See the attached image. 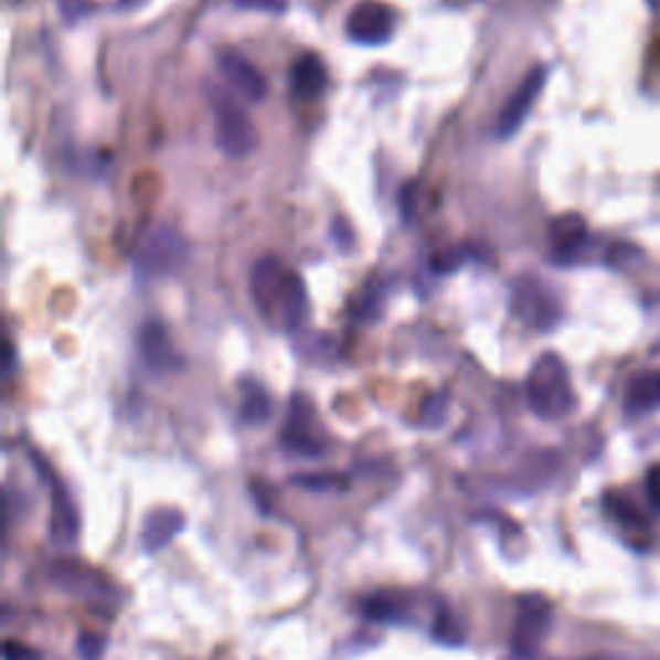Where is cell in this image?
<instances>
[{
	"mask_svg": "<svg viewBox=\"0 0 660 660\" xmlns=\"http://www.w3.org/2000/svg\"><path fill=\"white\" fill-rule=\"evenodd\" d=\"M251 297L260 318L276 330H295L307 315L305 281L274 256H264L253 266Z\"/></svg>",
	"mask_w": 660,
	"mask_h": 660,
	"instance_id": "obj_1",
	"label": "cell"
},
{
	"mask_svg": "<svg viewBox=\"0 0 660 660\" xmlns=\"http://www.w3.org/2000/svg\"><path fill=\"white\" fill-rule=\"evenodd\" d=\"M526 401L542 421L567 418L575 411V393L567 366L557 354H542L526 377Z\"/></svg>",
	"mask_w": 660,
	"mask_h": 660,
	"instance_id": "obj_2",
	"label": "cell"
},
{
	"mask_svg": "<svg viewBox=\"0 0 660 660\" xmlns=\"http://www.w3.org/2000/svg\"><path fill=\"white\" fill-rule=\"evenodd\" d=\"M210 104L214 114V142L227 158H245L256 150V127L241 102L227 91L210 86Z\"/></svg>",
	"mask_w": 660,
	"mask_h": 660,
	"instance_id": "obj_3",
	"label": "cell"
},
{
	"mask_svg": "<svg viewBox=\"0 0 660 660\" xmlns=\"http://www.w3.org/2000/svg\"><path fill=\"white\" fill-rule=\"evenodd\" d=\"M189 260V243L179 230L158 225L145 235L140 248L135 253V272L137 279L156 281L163 276L179 272Z\"/></svg>",
	"mask_w": 660,
	"mask_h": 660,
	"instance_id": "obj_4",
	"label": "cell"
},
{
	"mask_svg": "<svg viewBox=\"0 0 660 660\" xmlns=\"http://www.w3.org/2000/svg\"><path fill=\"white\" fill-rule=\"evenodd\" d=\"M550 627H552V606L547 598L542 596L521 598L517 619H513V629H511L513 656L521 660L536 656V650L542 648Z\"/></svg>",
	"mask_w": 660,
	"mask_h": 660,
	"instance_id": "obj_5",
	"label": "cell"
},
{
	"mask_svg": "<svg viewBox=\"0 0 660 660\" xmlns=\"http://www.w3.org/2000/svg\"><path fill=\"white\" fill-rule=\"evenodd\" d=\"M511 307L526 326L536 330H547L560 318V305L552 291L536 279H521L513 287Z\"/></svg>",
	"mask_w": 660,
	"mask_h": 660,
	"instance_id": "obj_6",
	"label": "cell"
},
{
	"mask_svg": "<svg viewBox=\"0 0 660 660\" xmlns=\"http://www.w3.org/2000/svg\"><path fill=\"white\" fill-rule=\"evenodd\" d=\"M395 29L393 9L377 0H364L359 3L347 21L349 40L362 44V47H380V44L390 42Z\"/></svg>",
	"mask_w": 660,
	"mask_h": 660,
	"instance_id": "obj_7",
	"label": "cell"
},
{
	"mask_svg": "<svg viewBox=\"0 0 660 660\" xmlns=\"http://www.w3.org/2000/svg\"><path fill=\"white\" fill-rule=\"evenodd\" d=\"M544 83H547V67L534 65L532 71L524 75V81L519 83V88L513 91L509 102H505L501 117H498V125H496L498 137L509 140V137L519 132L521 125H524L529 117V111H532L534 102L540 98Z\"/></svg>",
	"mask_w": 660,
	"mask_h": 660,
	"instance_id": "obj_8",
	"label": "cell"
},
{
	"mask_svg": "<svg viewBox=\"0 0 660 660\" xmlns=\"http://www.w3.org/2000/svg\"><path fill=\"white\" fill-rule=\"evenodd\" d=\"M281 444L284 449L297 457H322V451H326V441L315 434L310 403H307L302 395H295V401H291L287 426H284V434H281Z\"/></svg>",
	"mask_w": 660,
	"mask_h": 660,
	"instance_id": "obj_9",
	"label": "cell"
},
{
	"mask_svg": "<svg viewBox=\"0 0 660 660\" xmlns=\"http://www.w3.org/2000/svg\"><path fill=\"white\" fill-rule=\"evenodd\" d=\"M217 67L222 73V78L230 83V88L237 91V96L248 98V102H264L266 96V81L264 75L258 73V67L245 60L243 55H237L233 50L220 52L217 57Z\"/></svg>",
	"mask_w": 660,
	"mask_h": 660,
	"instance_id": "obj_10",
	"label": "cell"
},
{
	"mask_svg": "<svg viewBox=\"0 0 660 660\" xmlns=\"http://www.w3.org/2000/svg\"><path fill=\"white\" fill-rule=\"evenodd\" d=\"M552 258L555 264H571L588 245V227L581 214H560L550 225Z\"/></svg>",
	"mask_w": 660,
	"mask_h": 660,
	"instance_id": "obj_11",
	"label": "cell"
},
{
	"mask_svg": "<svg viewBox=\"0 0 660 660\" xmlns=\"http://www.w3.org/2000/svg\"><path fill=\"white\" fill-rule=\"evenodd\" d=\"M187 526V519L179 509H156L148 513L142 524V550L148 555H156V552L166 550L175 536H179L181 529Z\"/></svg>",
	"mask_w": 660,
	"mask_h": 660,
	"instance_id": "obj_12",
	"label": "cell"
},
{
	"mask_svg": "<svg viewBox=\"0 0 660 660\" xmlns=\"http://www.w3.org/2000/svg\"><path fill=\"white\" fill-rule=\"evenodd\" d=\"M140 351L145 364L150 366L152 372L163 374L171 372L175 366H181V359L175 354L171 339H168V330L160 326V322H148L140 333Z\"/></svg>",
	"mask_w": 660,
	"mask_h": 660,
	"instance_id": "obj_13",
	"label": "cell"
},
{
	"mask_svg": "<svg viewBox=\"0 0 660 660\" xmlns=\"http://www.w3.org/2000/svg\"><path fill=\"white\" fill-rule=\"evenodd\" d=\"M328 88V67L318 55H302L291 65V94L297 98H318Z\"/></svg>",
	"mask_w": 660,
	"mask_h": 660,
	"instance_id": "obj_14",
	"label": "cell"
},
{
	"mask_svg": "<svg viewBox=\"0 0 660 660\" xmlns=\"http://www.w3.org/2000/svg\"><path fill=\"white\" fill-rule=\"evenodd\" d=\"M660 405V372H642L629 382L627 413L642 416Z\"/></svg>",
	"mask_w": 660,
	"mask_h": 660,
	"instance_id": "obj_15",
	"label": "cell"
},
{
	"mask_svg": "<svg viewBox=\"0 0 660 660\" xmlns=\"http://www.w3.org/2000/svg\"><path fill=\"white\" fill-rule=\"evenodd\" d=\"M52 529H55L57 540H65V542H73L81 529L75 505L71 498H67V490L60 486V482H52Z\"/></svg>",
	"mask_w": 660,
	"mask_h": 660,
	"instance_id": "obj_16",
	"label": "cell"
},
{
	"mask_svg": "<svg viewBox=\"0 0 660 660\" xmlns=\"http://www.w3.org/2000/svg\"><path fill=\"white\" fill-rule=\"evenodd\" d=\"M241 416L245 424L260 426L264 421L272 416V397H268L266 387L258 385V382H243V405Z\"/></svg>",
	"mask_w": 660,
	"mask_h": 660,
	"instance_id": "obj_17",
	"label": "cell"
},
{
	"mask_svg": "<svg viewBox=\"0 0 660 660\" xmlns=\"http://www.w3.org/2000/svg\"><path fill=\"white\" fill-rule=\"evenodd\" d=\"M434 637L439 642H447V645H462L465 642V627H462V621L457 619L455 611L441 609L439 614H436Z\"/></svg>",
	"mask_w": 660,
	"mask_h": 660,
	"instance_id": "obj_18",
	"label": "cell"
},
{
	"mask_svg": "<svg viewBox=\"0 0 660 660\" xmlns=\"http://www.w3.org/2000/svg\"><path fill=\"white\" fill-rule=\"evenodd\" d=\"M467 260H470V251H467L465 245H449V248L434 253L432 268L436 274H455Z\"/></svg>",
	"mask_w": 660,
	"mask_h": 660,
	"instance_id": "obj_19",
	"label": "cell"
},
{
	"mask_svg": "<svg viewBox=\"0 0 660 660\" xmlns=\"http://www.w3.org/2000/svg\"><path fill=\"white\" fill-rule=\"evenodd\" d=\"M447 408H449V395L447 393H436L426 401L424 411H421V421L426 426H439L444 418H447Z\"/></svg>",
	"mask_w": 660,
	"mask_h": 660,
	"instance_id": "obj_20",
	"label": "cell"
},
{
	"mask_svg": "<svg viewBox=\"0 0 660 660\" xmlns=\"http://www.w3.org/2000/svg\"><path fill=\"white\" fill-rule=\"evenodd\" d=\"M606 505H609V509H611V517L619 519L621 524H629V526H640L642 524L640 511H637L632 503H627L625 498H617V496L606 498Z\"/></svg>",
	"mask_w": 660,
	"mask_h": 660,
	"instance_id": "obj_21",
	"label": "cell"
},
{
	"mask_svg": "<svg viewBox=\"0 0 660 660\" xmlns=\"http://www.w3.org/2000/svg\"><path fill=\"white\" fill-rule=\"evenodd\" d=\"M364 611L366 617L377 619V621H390V619H401V606L393 604V602H382V598H370V602L364 604Z\"/></svg>",
	"mask_w": 660,
	"mask_h": 660,
	"instance_id": "obj_22",
	"label": "cell"
},
{
	"mask_svg": "<svg viewBox=\"0 0 660 660\" xmlns=\"http://www.w3.org/2000/svg\"><path fill=\"white\" fill-rule=\"evenodd\" d=\"M295 482L310 490H328V488L343 486V482L339 478H333V475H299V478H295Z\"/></svg>",
	"mask_w": 660,
	"mask_h": 660,
	"instance_id": "obj_23",
	"label": "cell"
},
{
	"mask_svg": "<svg viewBox=\"0 0 660 660\" xmlns=\"http://www.w3.org/2000/svg\"><path fill=\"white\" fill-rule=\"evenodd\" d=\"M3 656L6 660H42V656L32 648V645H24L17 640H9L3 645Z\"/></svg>",
	"mask_w": 660,
	"mask_h": 660,
	"instance_id": "obj_24",
	"label": "cell"
},
{
	"mask_svg": "<svg viewBox=\"0 0 660 660\" xmlns=\"http://www.w3.org/2000/svg\"><path fill=\"white\" fill-rule=\"evenodd\" d=\"M60 9H63V17L75 24V21H81L83 17H88L91 13V6L83 3V0H60Z\"/></svg>",
	"mask_w": 660,
	"mask_h": 660,
	"instance_id": "obj_25",
	"label": "cell"
},
{
	"mask_svg": "<svg viewBox=\"0 0 660 660\" xmlns=\"http://www.w3.org/2000/svg\"><path fill=\"white\" fill-rule=\"evenodd\" d=\"M645 490H648V501H650V505L660 513V465L650 467L648 480H645Z\"/></svg>",
	"mask_w": 660,
	"mask_h": 660,
	"instance_id": "obj_26",
	"label": "cell"
},
{
	"mask_svg": "<svg viewBox=\"0 0 660 660\" xmlns=\"http://www.w3.org/2000/svg\"><path fill=\"white\" fill-rule=\"evenodd\" d=\"M241 9H258V11H272L281 13L289 6V0H235Z\"/></svg>",
	"mask_w": 660,
	"mask_h": 660,
	"instance_id": "obj_27",
	"label": "cell"
},
{
	"mask_svg": "<svg viewBox=\"0 0 660 660\" xmlns=\"http://www.w3.org/2000/svg\"><path fill=\"white\" fill-rule=\"evenodd\" d=\"M81 652H83V658H86V660H98V658H102V652H104L102 637H96V635H91V632L81 635Z\"/></svg>",
	"mask_w": 660,
	"mask_h": 660,
	"instance_id": "obj_28",
	"label": "cell"
},
{
	"mask_svg": "<svg viewBox=\"0 0 660 660\" xmlns=\"http://www.w3.org/2000/svg\"><path fill=\"white\" fill-rule=\"evenodd\" d=\"M145 3H148V0H121V6H125V9H129V11L140 9V6H145Z\"/></svg>",
	"mask_w": 660,
	"mask_h": 660,
	"instance_id": "obj_29",
	"label": "cell"
}]
</instances>
